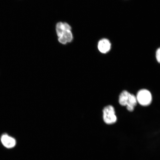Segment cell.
Returning a JSON list of instances; mask_svg holds the SVG:
<instances>
[{
  "label": "cell",
  "mask_w": 160,
  "mask_h": 160,
  "mask_svg": "<svg viewBox=\"0 0 160 160\" xmlns=\"http://www.w3.org/2000/svg\"><path fill=\"white\" fill-rule=\"evenodd\" d=\"M72 28L68 23L62 22H59L56 25V32L58 37L64 32L68 30H71Z\"/></svg>",
  "instance_id": "obj_7"
},
{
  "label": "cell",
  "mask_w": 160,
  "mask_h": 160,
  "mask_svg": "<svg viewBox=\"0 0 160 160\" xmlns=\"http://www.w3.org/2000/svg\"><path fill=\"white\" fill-rule=\"evenodd\" d=\"M99 51L102 53H106L109 52L111 48V43L108 40L102 39L99 42L98 45Z\"/></svg>",
  "instance_id": "obj_6"
},
{
  "label": "cell",
  "mask_w": 160,
  "mask_h": 160,
  "mask_svg": "<svg viewBox=\"0 0 160 160\" xmlns=\"http://www.w3.org/2000/svg\"><path fill=\"white\" fill-rule=\"evenodd\" d=\"M0 141L3 147L8 149H13L17 144V141L15 138L7 133H4L2 135Z\"/></svg>",
  "instance_id": "obj_4"
},
{
  "label": "cell",
  "mask_w": 160,
  "mask_h": 160,
  "mask_svg": "<svg viewBox=\"0 0 160 160\" xmlns=\"http://www.w3.org/2000/svg\"><path fill=\"white\" fill-rule=\"evenodd\" d=\"M103 119L107 124H112L117 121L114 108L113 106L108 105L105 107L103 111Z\"/></svg>",
  "instance_id": "obj_2"
},
{
  "label": "cell",
  "mask_w": 160,
  "mask_h": 160,
  "mask_svg": "<svg viewBox=\"0 0 160 160\" xmlns=\"http://www.w3.org/2000/svg\"><path fill=\"white\" fill-rule=\"evenodd\" d=\"M119 102L121 105L126 106L128 111L130 112L133 111L137 103L136 96L126 91L122 92L120 94Z\"/></svg>",
  "instance_id": "obj_1"
},
{
  "label": "cell",
  "mask_w": 160,
  "mask_h": 160,
  "mask_svg": "<svg viewBox=\"0 0 160 160\" xmlns=\"http://www.w3.org/2000/svg\"><path fill=\"white\" fill-rule=\"evenodd\" d=\"M156 57L157 61L160 63V48L157 50L156 52Z\"/></svg>",
  "instance_id": "obj_8"
},
{
  "label": "cell",
  "mask_w": 160,
  "mask_h": 160,
  "mask_svg": "<svg viewBox=\"0 0 160 160\" xmlns=\"http://www.w3.org/2000/svg\"><path fill=\"white\" fill-rule=\"evenodd\" d=\"M137 101L142 106H148L151 103L152 95L150 92L147 89H142L138 92L137 97Z\"/></svg>",
  "instance_id": "obj_3"
},
{
  "label": "cell",
  "mask_w": 160,
  "mask_h": 160,
  "mask_svg": "<svg viewBox=\"0 0 160 160\" xmlns=\"http://www.w3.org/2000/svg\"><path fill=\"white\" fill-rule=\"evenodd\" d=\"M58 38V40L60 43L65 45L72 41L73 35L71 30H68L64 32Z\"/></svg>",
  "instance_id": "obj_5"
}]
</instances>
